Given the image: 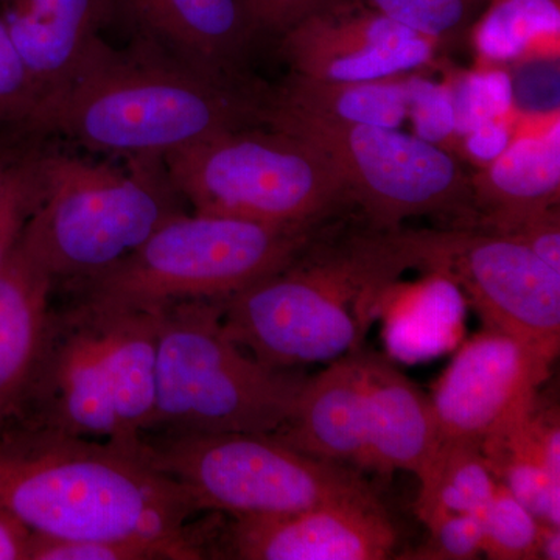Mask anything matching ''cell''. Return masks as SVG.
<instances>
[{"label": "cell", "mask_w": 560, "mask_h": 560, "mask_svg": "<svg viewBox=\"0 0 560 560\" xmlns=\"http://www.w3.org/2000/svg\"><path fill=\"white\" fill-rule=\"evenodd\" d=\"M0 510L33 530L61 539L143 545L161 560L209 559L215 525L186 490L136 447L90 441L11 420L0 433Z\"/></svg>", "instance_id": "1"}, {"label": "cell", "mask_w": 560, "mask_h": 560, "mask_svg": "<svg viewBox=\"0 0 560 560\" xmlns=\"http://www.w3.org/2000/svg\"><path fill=\"white\" fill-rule=\"evenodd\" d=\"M270 91L209 75L150 44L103 43L68 86L44 98L24 131L120 158H164L220 132L264 125Z\"/></svg>", "instance_id": "2"}, {"label": "cell", "mask_w": 560, "mask_h": 560, "mask_svg": "<svg viewBox=\"0 0 560 560\" xmlns=\"http://www.w3.org/2000/svg\"><path fill=\"white\" fill-rule=\"evenodd\" d=\"M407 268L393 231L335 248L315 237L289 267L221 301V324L267 366L334 361L360 348L383 291Z\"/></svg>", "instance_id": "3"}, {"label": "cell", "mask_w": 560, "mask_h": 560, "mask_svg": "<svg viewBox=\"0 0 560 560\" xmlns=\"http://www.w3.org/2000/svg\"><path fill=\"white\" fill-rule=\"evenodd\" d=\"M160 312L77 301L51 311L16 422L136 447L156 404Z\"/></svg>", "instance_id": "4"}, {"label": "cell", "mask_w": 560, "mask_h": 560, "mask_svg": "<svg viewBox=\"0 0 560 560\" xmlns=\"http://www.w3.org/2000/svg\"><path fill=\"white\" fill-rule=\"evenodd\" d=\"M127 164L40 153L44 190L20 243L55 280L108 270L183 210L162 158Z\"/></svg>", "instance_id": "5"}, {"label": "cell", "mask_w": 560, "mask_h": 560, "mask_svg": "<svg viewBox=\"0 0 560 560\" xmlns=\"http://www.w3.org/2000/svg\"><path fill=\"white\" fill-rule=\"evenodd\" d=\"M158 312L149 433L271 434L289 420L305 378L235 345L221 324V301L178 302Z\"/></svg>", "instance_id": "6"}, {"label": "cell", "mask_w": 560, "mask_h": 560, "mask_svg": "<svg viewBox=\"0 0 560 560\" xmlns=\"http://www.w3.org/2000/svg\"><path fill=\"white\" fill-rule=\"evenodd\" d=\"M316 231L180 213L108 270L69 282L79 301L158 312L186 301H223L301 256Z\"/></svg>", "instance_id": "7"}, {"label": "cell", "mask_w": 560, "mask_h": 560, "mask_svg": "<svg viewBox=\"0 0 560 560\" xmlns=\"http://www.w3.org/2000/svg\"><path fill=\"white\" fill-rule=\"evenodd\" d=\"M237 128L162 158L173 187L195 213L316 231L350 201L335 162L291 132Z\"/></svg>", "instance_id": "8"}, {"label": "cell", "mask_w": 560, "mask_h": 560, "mask_svg": "<svg viewBox=\"0 0 560 560\" xmlns=\"http://www.w3.org/2000/svg\"><path fill=\"white\" fill-rule=\"evenodd\" d=\"M142 458L186 490L198 512L287 514L371 490L359 470L272 434H143Z\"/></svg>", "instance_id": "9"}, {"label": "cell", "mask_w": 560, "mask_h": 560, "mask_svg": "<svg viewBox=\"0 0 560 560\" xmlns=\"http://www.w3.org/2000/svg\"><path fill=\"white\" fill-rule=\"evenodd\" d=\"M264 125L318 145L337 165L350 201L363 209L374 231L399 230L410 217L475 210L463 165L451 151L420 136L319 119L268 101Z\"/></svg>", "instance_id": "10"}, {"label": "cell", "mask_w": 560, "mask_h": 560, "mask_svg": "<svg viewBox=\"0 0 560 560\" xmlns=\"http://www.w3.org/2000/svg\"><path fill=\"white\" fill-rule=\"evenodd\" d=\"M411 267L456 280L488 329L555 360L560 346V271L522 242L495 232H404Z\"/></svg>", "instance_id": "11"}, {"label": "cell", "mask_w": 560, "mask_h": 560, "mask_svg": "<svg viewBox=\"0 0 560 560\" xmlns=\"http://www.w3.org/2000/svg\"><path fill=\"white\" fill-rule=\"evenodd\" d=\"M397 530L372 490L275 515H241L217 525L209 558L238 560H383Z\"/></svg>", "instance_id": "12"}, {"label": "cell", "mask_w": 560, "mask_h": 560, "mask_svg": "<svg viewBox=\"0 0 560 560\" xmlns=\"http://www.w3.org/2000/svg\"><path fill=\"white\" fill-rule=\"evenodd\" d=\"M552 361L503 331L486 327L471 337L431 396L440 441L481 442L521 418L550 375Z\"/></svg>", "instance_id": "13"}, {"label": "cell", "mask_w": 560, "mask_h": 560, "mask_svg": "<svg viewBox=\"0 0 560 560\" xmlns=\"http://www.w3.org/2000/svg\"><path fill=\"white\" fill-rule=\"evenodd\" d=\"M436 40L397 24L361 0H337L280 36L294 75L374 81L408 75L433 61Z\"/></svg>", "instance_id": "14"}, {"label": "cell", "mask_w": 560, "mask_h": 560, "mask_svg": "<svg viewBox=\"0 0 560 560\" xmlns=\"http://www.w3.org/2000/svg\"><path fill=\"white\" fill-rule=\"evenodd\" d=\"M132 39L191 68L234 81L246 77L256 32L238 0H116V18Z\"/></svg>", "instance_id": "15"}, {"label": "cell", "mask_w": 560, "mask_h": 560, "mask_svg": "<svg viewBox=\"0 0 560 560\" xmlns=\"http://www.w3.org/2000/svg\"><path fill=\"white\" fill-rule=\"evenodd\" d=\"M2 7L40 102L79 75L105 43L101 32L116 18V0H5Z\"/></svg>", "instance_id": "16"}, {"label": "cell", "mask_w": 560, "mask_h": 560, "mask_svg": "<svg viewBox=\"0 0 560 560\" xmlns=\"http://www.w3.org/2000/svg\"><path fill=\"white\" fill-rule=\"evenodd\" d=\"M370 470L419 475L440 445L431 397L388 360L360 349Z\"/></svg>", "instance_id": "17"}, {"label": "cell", "mask_w": 560, "mask_h": 560, "mask_svg": "<svg viewBox=\"0 0 560 560\" xmlns=\"http://www.w3.org/2000/svg\"><path fill=\"white\" fill-rule=\"evenodd\" d=\"M271 434L315 458L370 470L360 348L305 378L289 420Z\"/></svg>", "instance_id": "18"}, {"label": "cell", "mask_w": 560, "mask_h": 560, "mask_svg": "<svg viewBox=\"0 0 560 560\" xmlns=\"http://www.w3.org/2000/svg\"><path fill=\"white\" fill-rule=\"evenodd\" d=\"M55 279L20 241L0 261V412L16 418L46 345Z\"/></svg>", "instance_id": "19"}, {"label": "cell", "mask_w": 560, "mask_h": 560, "mask_svg": "<svg viewBox=\"0 0 560 560\" xmlns=\"http://www.w3.org/2000/svg\"><path fill=\"white\" fill-rule=\"evenodd\" d=\"M470 184L482 231L503 234L534 213L556 208L560 195L559 117L547 130L511 140Z\"/></svg>", "instance_id": "20"}, {"label": "cell", "mask_w": 560, "mask_h": 560, "mask_svg": "<svg viewBox=\"0 0 560 560\" xmlns=\"http://www.w3.org/2000/svg\"><path fill=\"white\" fill-rule=\"evenodd\" d=\"M559 407H541L539 394L521 418L480 442L497 481L541 523L560 526Z\"/></svg>", "instance_id": "21"}, {"label": "cell", "mask_w": 560, "mask_h": 560, "mask_svg": "<svg viewBox=\"0 0 560 560\" xmlns=\"http://www.w3.org/2000/svg\"><path fill=\"white\" fill-rule=\"evenodd\" d=\"M422 80L323 81L294 75L268 102L319 119L399 128L411 114Z\"/></svg>", "instance_id": "22"}, {"label": "cell", "mask_w": 560, "mask_h": 560, "mask_svg": "<svg viewBox=\"0 0 560 560\" xmlns=\"http://www.w3.org/2000/svg\"><path fill=\"white\" fill-rule=\"evenodd\" d=\"M418 480L416 512L425 526L445 514L481 515L499 485L480 442L470 440L440 441Z\"/></svg>", "instance_id": "23"}, {"label": "cell", "mask_w": 560, "mask_h": 560, "mask_svg": "<svg viewBox=\"0 0 560 560\" xmlns=\"http://www.w3.org/2000/svg\"><path fill=\"white\" fill-rule=\"evenodd\" d=\"M559 33V0H490L475 24L474 43L486 60L510 62L558 50Z\"/></svg>", "instance_id": "24"}, {"label": "cell", "mask_w": 560, "mask_h": 560, "mask_svg": "<svg viewBox=\"0 0 560 560\" xmlns=\"http://www.w3.org/2000/svg\"><path fill=\"white\" fill-rule=\"evenodd\" d=\"M482 552L493 560L539 559L541 522L499 481L480 515Z\"/></svg>", "instance_id": "25"}, {"label": "cell", "mask_w": 560, "mask_h": 560, "mask_svg": "<svg viewBox=\"0 0 560 560\" xmlns=\"http://www.w3.org/2000/svg\"><path fill=\"white\" fill-rule=\"evenodd\" d=\"M397 24L436 40H455L466 33L488 0H361Z\"/></svg>", "instance_id": "26"}, {"label": "cell", "mask_w": 560, "mask_h": 560, "mask_svg": "<svg viewBox=\"0 0 560 560\" xmlns=\"http://www.w3.org/2000/svg\"><path fill=\"white\" fill-rule=\"evenodd\" d=\"M43 190L40 153L11 161L0 175V261L20 241Z\"/></svg>", "instance_id": "27"}, {"label": "cell", "mask_w": 560, "mask_h": 560, "mask_svg": "<svg viewBox=\"0 0 560 560\" xmlns=\"http://www.w3.org/2000/svg\"><path fill=\"white\" fill-rule=\"evenodd\" d=\"M40 103V92L25 68L0 16V128L24 130Z\"/></svg>", "instance_id": "28"}, {"label": "cell", "mask_w": 560, "mask_h": 560, "mask_svg": "<svg viewBox=\"0 0 560 560\" xmlns=\"http://www.w3.org/2000/svg\"><path fill=\"white\" fill-rule=\"evenodd\" d=\"M429 537L407 556L419 560H470L482 552V523L477 514H445L427 525Z\"/></svg>", "instance_id": "29"}, {"label": "cell", "mask_w": 560, "mask_h": 560, "mask_svg": "<svg viewBox=\"0 0 560 560\" xmlns=\"http://www.w3.org/2000/svg\"><path fill=\"white\" fill-rule=\"evenodd\" d=\"M28 560H161L143 545L121 540L61 539L33 533Z\"/></svg>", "instance_id": "30"}, {"label": "cell", "mask_w": 560, "mask_h": 560, "mask_svg": "<svg viewBox=\"0 0 560 560\" xmlns=\"http://www.w3.org/2000/svg\"><path fill=\"white\" fill-rule=\"evenodd\" d=\"M257 33L282 36L291 27L337 0H238Z\"/></svg>", "instance_id": "31"}, {"label": "cell", "mask_w": 560, "mask_h": 560, "mask_svg": "<svg viewBox=\"0 0 560 560\" xmlns=\"http://www.w3.org/2000/svg\"><path fill=\"white\" fill-rule=\"evenodd\" d=\"M418 125L420 138L438 143L458 130L456 124L455 102L452 103L447 92L442 88L422 81L411 114Z\"/></svg>", "instance_id": "32"}, {"label": "cell", "mask_w": 560, "mask_h": 560, "mask_svg": "<svg viewBox=\"0 0 560 560\" xmlns=\"http://www.w3.org/2000/svg\"><path fill=\"white\" fill-rule=\"evenodd\" d=\"M501 235L528 246L537 257L560 271V219L558 206L534 213Z\"/></svg>", "instance_id": "33"}, {"label": "cell", "mask_w": 560, "mask_h": 560, "mask_svg": "<svg viewBox=\"0 0 560 560\" xmlns=\"http://www.w3.org/2000/svg\"><path fill=\"white\" fill-rule=\"evenodd\" d=\"M511 136L508 127L499 119L482 120L471 125L466 132V150L471 158L481 162V167L495 160L510 145Z\"/></svg>", "instance_id": "34"}, {"label": "cell", "mask_w": 560, "mask_h": 560, "mask_svg": "<svg viewBox=\"0 0 560 560\" xmlns=\"http://www.w3.org/2000/svg\"><path fill=\"white\" fill-rule=\"evenodd\" d=\"M33 530L9 511L0 510V560H28Z\"/></svg>", "instance_id": "35"}, {"label": "cell", "mask_w": 560, "mask_h": 560, "mask_svg": "<svg viewBox=\"0 0 560 560\" xmlns=\"http://www.w3.org/2000/svg\"><path fill=\"white\" fill-rule=\"evenodd\" d=\"M539 559H560V526L541 523L539 540Z\"/></svg>", "instance_id": "36"}, {"label": "cell", "mask_w": 560, "mask_h": 560, "mask_svg": "<svg viewBox=\"0 0 560 560\" xmlns=\"http://www.w3.org/2000/svg\"><path fill=\"white\" fill-rule=\"evenodd\" d=\"M13 161L9 156V154L3 153V151H0V175H2L3 171H5L7 165L10 164V162Z\"/></svg>", "instance_id": "37"}, {"label": "cell", "mask_w": 560, "mask_h": 560, "mask_svg": "<svg viewBox=\"0 0 560 560\" xmlns=\"http://www.w3.org/2000/svg\"><path fill=\"white\" fill-rule=\"evenodd\" d=\"M7 425H9V419L0 412V433H2Z\"/></svg>", "instance_id": "38"}, {"label": "cell", "mask_w": 560, "mask_h": 560, "mask_svg": "<svg viewBox=\"0 0 560 560\" xmlns=\"http://www.w3.org/2000/svg\"><path fill=\"white\" fill-rule=\"evenodd\" d=\"M3 2H5V0H0V3H3Z\"/></svg>", "instance_id": "39"}, {"label": "cell", "mask_w": 560, "mask_h": 560, "mask_svg": "<svg viewBox=\"0 0 560 560\" xmlns=\"http://www.w3.org/2000/svg\"><path fill=\"white\" fill-rule=\"evenodd\" d=\"M490 2V0H488V3Z\"/></svg>", "instance_id": "40"}]
</instances>
